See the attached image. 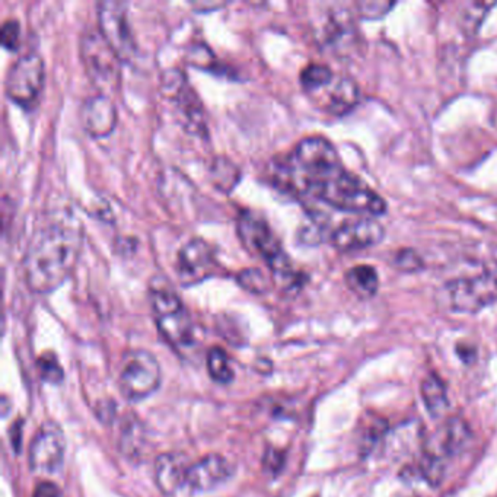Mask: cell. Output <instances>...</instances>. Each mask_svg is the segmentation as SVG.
<instances>
[{
    "label": "cell",
    "instance_id": "6da1fadb",
    "mask_svg": "<svg viewBox=\"0 0 497 497\" xmlns=\"http://www.w3.org/2000/svg\"><path fill=\"white\" fill-rule=\"evenodd\" d=\"M84 234L76 223L52 222L31 238L24 256V276L33 292L57 289L74 271L81 256Z\"/></svg>",
    "mask_w": 497,
    "mask_h": 497
},
{
    "label": "cell",
    "instance_id": "7a4b0ae2",
    "mask_svg": "<svg viewBox=\"0 0 497 497\" xmlns=\"http://www.w3.org/2000/svg\"><path fill=\"white\" fill-rule=\"evenodd\" d=\"M317 201L337 210L366 216L384 215L387 210L384 198L344 167L322 187Z\"/></svg>",
    "mask_w": 497,
    "mask_h": 497
},
{
    "label": "cell",
    "instance_id": "3957f363",
    "mask_svg": "<svg viewBox=\"0 0 497 497\" xmlns=\"http://www.w3.org/2000/svg\"><path fill=\"white\" fill-rule=\"evenodd\" d=\"M150 305L155 321L165 340L177 349L188 348L193 344L194 330L190 315L183 300L171 286L162 280L150 285Z\"/></svg>",
    "mask_w": 497,
    "mask_h": 497
},
{
    "label": "cell",
    "instance_id": "277c9868",
    "mask_svg": "<svg viewBox=\"0 0 497 497\" xmlns=\"http://www.w3.org/2000/svg\"><path fill=\"white\" fill-rule=\"evenodd\" d=\"M448 311L474 314L497 302V263L477 275L455 279L439 293Z\"/></svg>",
    "mask_w": 497,
    "mask_h": 497
},
{
    "label": "cell",
    "instance_id": "5b68a950",
    "mask_svg": "<svg viewBox=\"0 0 497 497\" xmlns=\"http://www.w3.org/2000/svg\"><path fill=\"white\" fill-rule=\"evenodd\" d=\"M81 60L85 74L98 94L110 96L121 79V59L98 28H89L81 37Z\"/></svg>",
    "mask_w": 497,
    "mask_h": 497
},
{
    "label": "cell",
    "instance_id": "8992f818",
    "mask_svg": "<svg viewBox=\"0 0 497 497\" xmlns=\"http://www.w3.org/2000/svg\"><path fill=\"white\" fill-rule=\"evenodd\" d=\"M472 438V431L460 417H452L428 439L421 461V472L431 486H439L445 474L446 460L457 455Z\"/></svg>",
    "mask_w": 497,
    "mask_h": 497
},
{
    "label": "cell",
    "instance_id": "52a82bcc",
    "mask_svg": "<svg viewBox=\"0 0 497 497\" xmlns=\"http://www.w3.org/2000/svg\"><path fill=\"white\" fill-rule=\"evenodd\" d=\"M161 365L147 350H132L123 359L118 388L127 401L139 402L161 387Z\"/></svg>",
    "mask_w": 497,
    "mask_h": 497
},
{
    "label": "cell",
    "instance_id": "ba28073f",
    "mask_svg": "<svg viewBox=\"0 0 497 497\" xmlns=\"http://www.w3.org/2000/svg\"><path fill=\"white\" fill-rule=\"evenodd\" d=\"M237 230L245 248L254 256L260 257L269 268H275L276 264L288 259V254L283 251L282 244L268 220L259 213L244 210L238 216Z\"/></svg>",
    "mask_w": 497,
    "mask_h": 497
},
{
    "label": "cell",
    "instance_id": "9c48e42d",
    "mask_svg": "<svg viewBox=\"0 0 497 497\" xmlns=\"http://www.w3.org/2000/svg\"><path fill=\"white\" fill-rule=\"evenodd\" d=\"M161 91L165 98L176 104L184 126L196 135H206V114L198 94L179 69L165 70L161 75Z\"/></svg>",
    "mask_w": 497,
    "mask_h": 497
},
{
    "label": "cell",
    "instance_id": "30bf717a",
    "mask_svg": "<svg viewBox=\"0 0 497 497\" xmlns=\"http://www.w3.org/2000/svg\"><path fill=\"white\" fill-rule=\"evenodd\" d=\"M45 62L38 53H26L16 60L6 77V94L18 106H28L37 103L45 88Z\"/></svg>",
    "mask_w": 497,
    "mask_h": 497
},
{
    "label": "cell",
    "instance_id": "8fae6325",
    "mask_svg": "<svg viewBox=\"0 0 497 497\" xmlns=\"http://www.w3.org/2000/svg\"><path fill=\"white\" fill-rule=\"evenodd\" d=\"M99 33L117 53L121 62L133 59L136 53L135 36L128 23L127 9L121 2H99L96 5Z\"/></svg>",
    "mask_w": 497,
    "mask_h": 497
},
{
    "label": "cell",
    "instance_id": "7c38bea8",
    "mask_svg": "<svg viewBox=\"0 0 497 497\" xmlns=\"http://www.w3.org/2000/svg\"><path fill=\"white\" fill-rule=\"evenodd\" d=\"M66 452V438L55 421H46L34 435L30 445L31 472L37 474H55L62 467Z\"/></svg>",
    "mask_w": 497,
    "mask_h": 497
},
{
    "label": "cell",
    "instance_id": "4fadbf2b",
    "mask_svg": "<svg viewBox=\"0 0 497 497\" xmlns=\"http://www.w3.org/2000/svg\"><path fill=\"white\" fill-rule=\"evenodd\" d=\"M174 268L181 285L194 286L203 282L218 269L212 245L201 238H191L178 249Z\"/></svg>",
    "mask_w": 497,
    "mask_h": 497
},
{
    "label": "cell",
    "instance_id": "5bb4252c",
    "mask_svg": "<svg viewBox=\"0 0 497 497\" xmlns=\"http://www.w3.org/2000/svg\"><path fill=\"white\" fill-rule=\"evenodd\" d=\"M384 237V227L368 216L359 219L344 220L330 234L331 244L343 253L370 248L380 244Z\"/></svg>",
    "mask_w": 497,
    "mask_h": 497
},
{
    "label": "cell",
    "instance_id": "9a60e30c",
    "mask_svg": "<svg viewBox=\"0 0 497 497\" xmlns=\"http://www.w3.org/2000/svg\"><path fill=\"white\" fill-rule=\"evenodd\" d=\"M232 474H234V468L227 458L219 453H208L188 465L186 486L200 493L210 492L223 482H227Z\"/></svg>",
    "mask_w": 497,
    "mask_h": 497
},
{
    "label": "cell",
    "instance_id": "2e32d148",
    "mask_svg": "<svg viewBox=\"0 0 497 497\" xmlns=\"http://www.w3.org/2000/svg\"><path fill=\"white\" fill-rule=\"evenodd\" d=\"M320 38L324 46L336 52H344L356 45V26L350 12L341 5L330 6L322 16L319 28Z\"/></svg>",
    "mask_w": 497,
    "mask_h": 497
},
{
    "label": "cell",
    "instance_id": "e0dca14e",
    "mask_svg": "<svg viewBox=\"0 0 497 497\" xmlns=\"http://www.w3.org/2000/svg\"><path fill=\"white\" fill-rule=\"evenodd\" d=\"M117 108L111 96L96 94L82 103L81 123L92 137H106L117 126Z\"/></svg>",
    "mask_w": 497,
    "mask_h": 497
},
{
    "label": "cell",
    "instance_id": "ac0fdd59",
    "mask_svg": "<svg viewBox=\"0 0 497 497\" xmlns=\"http://www.w3.org/2000/svg\"><path fill=\"white\" fill-rule=\"evenodd\" d=\"M317 103L321 104L327 113L343 116L358 106L360 98L358 84L349 76H334L326 88L314 94Z\"/></svg>",
    "mask_w": 497,
    "mask_h": 497
},
{
    "label": "cell",
    "instance_id": "d6986e66",
    "mask_svg": "<svg viewBox=\"0 0 497 497\" xmlns=\"http://www.w3.org/2000/svg\"><path fill=\"white\" fill-rule=\"evenodd\" d=\"M187 458L181 453H161L155 461V482L165 496H174L186 486Z\"/></svg>",
    "mask_w": 497,
    "mask_h": 497
},
{
    "label": "cell",
    "instance_id": "ffe728a7",
    "mask_svg": "<svg viewBox=\"0 0 497 497\" xmlns=\"http://www.w3.org/2000/svg\"><path fill=\"white\" fill-rule=\"evenodd\" d=\"M421 397H423L424 406L428 409L431 416H442L450 407L445 384L435 373L424 378L423 384H421Z\"/></svg>",
    "mask_w": 497,
    "mask_h": 497
},
{
    "label": "cell",
    "instance_id": "44dd1931",
    "mask_svg": "<svg viewBox=\"0 0 497 497\" xmlns=\"http://www.w3.org/2000/svg\"><path fill=\"white\" fill-rule=\"evenodd\" d=\"M346 283L351 292L360 298H370L378 292L380 288V278L372 266H355L346 273Z\"/></svg>",
    "mask_w": 497,
    "mask_h": 497
},
{
    "label": "cell",
    "instance_id": "7402d4cb",
    "mask_svg": "<svg viewBox=\"0 0 497 497\" xmlns=\"http://www.w3.org/2000/svg\"><path fill=\"white\" fill-rule=\"evenodd\" d=\"M208 178H210V183L215 186V188L223 191V193H229L239 183L241 171L228 157H219L213 159L212 164H210Z\"/></svg>",
    "mask_w": 497,
    "mask_h": 497
},
{
    "label": "cell",
    "instance_id": "603a6c76",
    "mask_svg": "<svg viewBox=\"0 0 497 497\" xmlns=\"http://www.w3.org/2000/svg\"><path fill=\"white\" fill-rule=\"evenodd\" d=\"M336 75L333 74V70L330 69L327 65L322 63H311L300 72L299 81L302 85V88L309 94L314 96L317 92L326 88L330 82L333 81V77Z\"/></svg>",
    "mask_w": 497,
    "mask_h": 497
},
{
    "label": "cell",
    "instance_id": "cb8c5ba5",
    "mask_svg": "<svg viewBox=\"0 0 497 497\" xmlns=\"http://www.w3.org/2000/svg\"><path fill=\"white\" fill-rule=\"evenodd\" d=\"M208 375L218 384H229L234 380L235 373L230 368L229 356L222 348H212L208 353Z\"/></svg>",
    "mask_w": 497,
    "mask_h": 497
},
{
    "label": "cell",
    "instance_id": "d4e9b609",
    "mask_svg": "<svg viewBox=\"0 0 497 497\" xmlns=\"http://www.w3.org/2000/svg\"><path fill=\"white\" fill-rule=\"evenodd\" d=\"M237 282L245 290L261 295V293H266L270 289L273 280L269 278L268 273H264L260 269L251 268L239 271L237 275Z\"/></svg>",
    "mask_w": 497,
    "mask_h": 497
},
{
    "label": "cell",
    "instance_id": "484cf974",
    "mask_svg": "<svg viewBox=\"0 0 497 497\" xmlns=\"http://www.w3.org/2000/svg\"><path fill=\"white\" fill-rule=\"evenodd\" d=\"M387 431V424L380 417L366 416L365 423L362 424V450L370 452L373 446L380 442Z\"/></svg>",
    "mask_w": 497,
    "mask_h": 497
},
{
    "label": "cell",
    "instance_id": "4316f807",
    "mask_svg": "<svg viewBox=\"0 0 497 497\" xmlns=\"http://www.w3.org/2000/svg\"><path fill=\"white\" fill-rule=\"evenodd\" d=\"M38 370L43 380L50 384H60L65 377L63 368L60 366L59 359L56 358L55 353H45L37 360Z\"/></svg>",
    "mask_w": 497,
    "mask_h": 497
},
{
    "label": "cell",
    "instance_id": "83f0119b",
    "mask_svg": "<svg viewBox=\"0 0 497 497\" xmlns=\"http://www.w3.org/2000/svg\"><path fill=\"white\" fill-rule=\"evenodd\" d=\"M392 2H384V0H365L356 4L359 15L365 19H378L387 15L388 12L394 8Z\"/></svg>",
    "mask_w": 497,
    "mask_h": 497
},
{
    "label": "cell",
    "instance_id": "f1b7e54d",
    "mask_svg": "<svg viewBox=\"0 0 497 497\" xmlns=\"http://www.w3.org/2000/svg\"><path fill=\"white\" fill-rule=\"evenodd\" d=\"M0 41L6 50H11V52L18 50L19 45H21V25L16 19H6L2 24Z\"/></svg>",
    "mask_w": 497,
    "mask_h": 497
},
{
    "label": "cell",
    "instance_id": "f546056e",
    "mask_svg": "<svg viewBox=\"0 0 497 497\" xmlns=\"http://www.w3.org/2000/svg\"><path fill=\"white\" fill-rule=\"evenodd\" d=\"M187 60L193 66L200 67V69H213L212 65L215 63V56L212 50L205 45H196L190 47L187 53Z\"/></svg>",
    "mask_w": 497,
    "mask_h": 497
},
{
    "label": "cell",
    "instance_id": "4dcf8cb0",
    "mask_svg": "<svg viewBox=\"0 0 497 497\" xmlns=\"http://www.w3.org/2000/svg\"><path fill=\"white\" fill-rule=\"evenodd\" d=\"M492 6H494V4H479V2H475V4L468 5V8L470 9L464 11L462 23H464V25L470 26V31L474 33Z\"/></svg>",
    "mask_w": 497,
    "mask_h": 497
},
{
    "label": "cell",
    "instance_id": "1f68e13d",
    "mask_svg": "<svg viewBox=\"0 0 497 497\" xmlns=\"http://www.w3.org/2000/svg\"><path fill=\"white\" fill-rule=\"evenodd\" d=\"M395 266L400 270L416 271L423 268V261L421 257L414 253L413 249H401L395 256Z\"/></svg>",
    "mask_w": 497,
    "mask_h": 497
},
{
    "label": "cell",
    "instance_id": "d6a6232c",
    "mask_svg": "<svg viewBox=\"0 0 497 497\" xmlns=\"http://www.w3.org/2000/svg\"><path fill=\"white\" fill-rule=\"evenodd\" d=\"M33 497H62V490L53 482H43L34 489Z\"/></svg>",
    "mask_w": 497,
    "mask_h": 497
},
{
    "label": "cell",
    "instance_id": "836d02e7",
    "mask_svg": "<svg viewBox=\"0 0 497 497\" xmlns=\"http://www.w3.org/2000/svg\"><path fill=\"white\" fill-rule=\"evenodd\" d=\"M264 464L268 465L269 472H279L282 470V465L285 464V455L279 451H268L266 458H264Z\"/></svg>",
    "mask_w": 497,
    "mask_h": 497
},
{
    "label": "cell",
    "instance_id": "e575fe53",
    "mask_svg": "<svg viewBox=\"0 0 497 497\" xmlns=\"http://www.w3.org/2000/svg\"><path fill=\"white\" fill-rule=\"evenodd\" d=\"M15 429L16 433H14V431H11V443L14 445V448H15L16 452H18L19 446H21V433H23L21 426H19V421L15 424Z\"/></svg>",
    "mask_w": 497,
    "mask_h": 497
}]
</instances>
